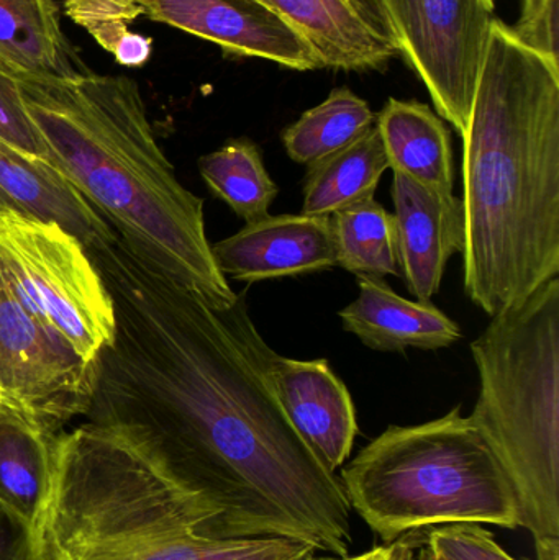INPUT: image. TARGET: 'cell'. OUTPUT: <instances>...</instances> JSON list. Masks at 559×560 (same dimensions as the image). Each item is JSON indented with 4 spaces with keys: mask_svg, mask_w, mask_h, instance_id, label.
<instances>
[{
    "mask_svg": "<svg viewBox=\"0 0 559 560\" xmlns=\"http://www.w3.org/2000/svg\"><path fill=\"white\" fill-rule=\"evenodd\" d=\"M0 140L23 156L48 163V151L23 104L19 81L2 65H0Z\"/></svg>",
    "mask_w": 559,
    "mask_h": 560,
    "instance_id": "d4e9b609",
    "label": "cell"
},
{
    "mask_svg": "<svg viewBox=\"0 0 559 560\" xmlns=\"http://www.w3.org/2000/svg\"><path fill=\"white\" fill-rule=\"evenodd\" d=\"M400 55L419 74L436 114L465 131L494 0H383Z\"/></svg>",
    "mask_w": 559,
    "mask_h": 560,
    "instance_id": "ba28073f",
    "label": "cell"
},
{
    "mask_svg": "<svg viewBox=\"0 0 559 560\" xmlns=\"http://www.w3.org/2000/svg\"><path fill=\"white\" fill-rule=\"evenodd\" d=\"M559 0H522V13L512 33L534 51L559 66Z\"/></svg>",
    "mask_w": 559,
    "mask_h": 560,
    "instance_id": "4316f807",
    "label": "cell"
},
{
    "mask_svg": "<svg viewBox=\"0 0 559 560\" xmlns=\"http://www.w3.org/2000/svg\"><path fill=\"white\" fill-rule=\"evenodd\" d=\"M374 125L394 174L427 189L453 192L452 133L429 105L389 98Z\"/></svg>",
    "mask_w": 559,
    "mask_h": 560,
    "instance_id": "d6986e66",
    "label": "cell"
},
{
    "mask_svg": "<svg viewBox=\"0 0 559 560\" xmlns=\"http://www.w3.org/2000/svg\"><path fill=\"white\" fill-rule=\"evenodd\" d=\"M305 560H345V559H338V558H324V559H317L314 558V556H311V558H307Z\"/></svg>",
    "mask_w": 559,
    "mask_h": 560,
    "instance_id": "d6a6232c",
    "label": "cell"
},
{
    "mask_svg": "<svg viewBox=\"0 0 559 560\" xmlns=\"http://www.w3.org/2000/svg\"><path fill=\"white\" fill-rule=\"evenodd\" d=\"M374 124L376 115L364 98L347 88L334 89L322 104L286 128L282 143L294 163L311 166L360 140Z\"/></svg>",
    "mask_w": 559,
    "mask_h": 560,
    "instance_id": "7402d4cb",
    "label": "cell"
},
{
    "mask_svg": "<svg viewBox=\"0 0 559 560\" xmlns=\"http://www.w3.org/2000/svg\"><path fill=\"white\" fill-rule=\"evenodd\" d=\"M0 268L26 306L92 364L114 338L110 293L88 249L58 223L0 212Z\"/></svg>",
    "mask_w": 559,
    "mask_h": 560,
    "instance_id": "52a82bcc",
    "label": "cell"
},
{
    "mask_svg": "<svg viewBox=\"0 0 559 560\" xmlns=\"http://www.w3.org/2000/svg\"><path fill=\"white\" fill-rule=\"evenodd\" d=\"M48 163L135 256L216 308L238 299L206 233L203 200L187 190L154 137L127 75L19 79Z\"/></svg>",
    "mask_w": 559,
    "mask_h": 560,
    "instance_id": "3957f363",
    "label": "cell"
},
{
    "mask_svg": "<svg viewBox=\"0 0 559 560\" xmlns=\"http://www.w3.org/2000/svg\"><path fill=\"white\" fill-rule=\"evenodd\" d=\"M338 268L358 278L399 276L396 220L374 199L331 215Z\"/></svg>",
    "mask_w": 559,
    "mask_h": 560,
    "instance_id": "603a6c76",
    "label": "cell"
},
{
    "mask_svg": "<svg viewBox=\"0 0 559 560\" xmlns=\"http://www.w3.org/2000/svg\"><path fill=\"white\" fill-rule=\"evenodd\" d=\"M43 560H305L289 538H217L212 512L133 443L84 423L59 440Z\"/></svg>",
    "mask_w": 559,
    "mask_h": 560,
    "instance_id": "277c9868",
    "label": "cell"
},
{
    "mask_svg": "<svg viewBox=\"0 0 559 560\" xmlns=\"http://www.w3.org/2000/svg\"><path fill=\"white\" fill-rule=\"evenodd\" d=\"M463 138V285L498 315L559 278V66L496 19Z\"/></svg>",
    "mask_w": 559,
    "mask_h": 560,
    "instance_id": "7a4b0ae2",
    "label": "cell"
},
{
    "mask_svg": "<svg viewBox=\"0 0 559 560\" xmlns=\"http://www.w3.org/2000/svg\"><path fill=\"white\" fill-rule=\"evenodd\" d=\"M358 299L338 315L343 328L368 348L383 352L436 351L462 339L458 323L432 302L403 299L380 278L363 276L358 278Z\"/></svg>",
    "mask_w": 559,
    "mask_h": 560,
    "instance_id": "2e32d148",
    "label": "cell"
},
{
    "mask_svg": "<svg viewBox=\"0 0 559 560\" xmlns=\"http://www.w3.org/2000/svg\"><path fill=\"white\" fill-rule=\"evenodd\" d=\"M422 549L442 560H515L481 525L436 526Z\"/></svg>",
    "mask_w": 559,
    "mask_h": 560,
    "instance_id": "484cf974",
    "label": "cell"
},
{
    "mask_svg": "<svg viewBox=\"0 0 559 560\" xmlns=\"http://www.w3.org/2000/svg\"><path fill=\"white\" fill-rule=\"evenodd\" d=\"M200 176L213 196L248 223L269 217L279 187L266 171L261 151L248 138H236L199 160Z\"/></svg>",
    "mask_w": 559,
    "mask_h": 560,
    "instance_id": "44dd1931",
    "label": "cell"
},
{
    "mask_svg": "<svg viewBox=\"0 0 559 560\" xmlns=\"http://www.w3.org/2000/svg\"><path fill=\"white\" fill-rule=\"evenodd\" d=\"M94 369L20 299L0 268V398L56 428L84 417Z\"/></svg>",
    "mask_w": 559,
    "mask_h": 560,
    "instance_id": "9c48e42d",
    "label": "cell"
},
{
    "mask_svg": "<svg viewBox=\"0 0 559 560\" xmlns=\"http://www.w3.org/2000/svg\"><path fill=\"white\" fill-rule=\"evenodd\" d=\"M419 560H442L439 558H435V556L430 555V552L427 551H420Z\"/></svg>",
    "mask_w": 559,
    "mask_h": 560,
    "instance_id": "1f68e13d",
    "label": "cell"
},
{
    "mask_svg": "<svg viewBox=\"0 0 559 560\" xmlns=\"http://www.w3.org/2000/svg\"><path fill=\"white\" fill-rule=\"evenodd\" d=\"M0 194L16 212L58 223L88 252L118 238L107 222L46 161L32 160L0 140Z\"/></svg>",
    "mask_w": 559,
    "mask_h": 560,
    "instance_id": "e0dca14e",
    "label": "cell"
},
{
    "mask_svg": "<svg viewBox=\"0 0 559 560\" xmlns=\"http://www.w3.org/2000/svg\"><path fill=\"white\" fill-rule=\"evenodd\" d=\"M114 303L85 423L127 438L216 518L217 538H289L347 559L351 506L226 318L115 240L89 252Z\"/></svg>",
    "mask_w": 559,
    "mask_h": 560,
    "instance_id": "6da1fadb",
    "label": "cell"
},
{
    "mask_svg": "<svg viewBox=\"0 0 559 560\" xmlns=\"http://www.w3.org/2000/svg\"><path fill=\"white\" fill-rule=\"evenodd\" d=\"M0 65L19 79L84 74L55 0H0Z\"/></svg>",
    "mask_w": 559,
    "mask_h": 560,
    "instance_id": "ac0fdd59",
    "label": "cell"
},
{
    "mask_svg": "<svg viewBox=\"0 0 559 560\" xmlns=\"http://www.w3.org/2000/svg\"><path fill=\"white\" fill-rule=\"evenodd\" d=\"M13 210L12 207H10V203L7 202V199L5 197L2 196V194H0V212H2V210Z\"/></svg>",
    "mask_w": 559,
    "mask_h": 560,
    "instance_id": "4dcf8cb0",
    "label": "cell"
},
{
    "mask_svg": "<svg viewBox=\"0 0 559 560\" xmlns=\"http://www.w3.org/2000/svg\"><path fill=\"white\" fill-rule=\"evenodd\" d=\"M469 417L501 460L537 560H559V278L492 316L471 342Z\"/></svg>",
    "mask_w": 559,
    "mask_h": 560,
    "instance_id": "5b68a950",
    "label": "cell"
},
{
    "mask_svg": "<svg viewBox=\"0 0 559 560\" xmlns=\"http://www.w3.org/2000/svg\"><path fill=\"white\" fill-rule=\"evenodd\" d=\"M351 510L386 545L446 525L519 528L501 460L462 407L414 427H389L343 467Z\"/></svg>",
    "mask_w": 559,
    "mask_h": 560,
    "instance_id": "8992f818",
    "label": "cell"
},
{
    "mask_svg": "<svg viewBox=\"0 0 559 560\" xmlns=\"http://www.w3.org/2000/svg\"><path fill=\"white\" fill-rule=\"evenodd\" d=\"M225 313L299 436L328 472L337 474L350 457L358 434L357 410L345 382L327 359L298 361L269 348L249 318L245 296L238 295Z\"/></svg>",
    "mask_w": 559,
    "mask_h": 560,
    "instance_id": "30bf717a",
    "label": "cell"
},
{
    "mask_svg": "<svg viewBox=\"0 0 559 560\" xmlns=\"http://www.w3.org/2000/svg\"><path fill=\"white\" fill-rule=\"evenodd\" d=\"M314 52L321 68L364 71L400 55L383 0H259Z\"/></svg>",
    "mask_w": 559,
    "mask_h": 560,
    "instance_id": "7c38bea8",
    "label": "cell"
},
{
    "mask_svg": "<svg viewBox=\"0 0 559 560\" xmlns=\"http://www.w3.org/2000/svg\"><path fill=\"white\" fill-rule=\"evenodd\" d=\"M61 428L0 398V503L42 536L58 469Z\"/></svg>",
    "mask_w": 559,
    "mask_h": 560,
    "instance_id": "9a60e30c",
    "label": "cell"
},
{
    "mask_svg": "<svg viewBox=\"0 0 559 560\" xmlns=\"http://www.w3.org/2000/svg\"><path fill=\"white\" fill-rule=\"evenodd\" d=\"M212 255L220 272L238 282L337 268L331 217L325 215L266 217L212 245Z\"/></svg>",
    "mask_w": 559,
    "mask_h": 560,
    "instance_id": "4fadbf2b",
    "label": "cell"
},
{
    "mask_svg": "<svg viewBox=\"0 0 559 560\" xmlns=\"http://www.w3.org/2000/svg\"><path fill=\"white\" fill-rule=\"evenodd\" d=\"M391 560H414L412 546L404 539H397L396 552Z\"/></svg>",
    "mask_w": 559,
    "mask_h": 560,
    "instance_id": "f546056e",
    "label": "cell"
},
{
    "mask_svg": "<svg viewBox=\"0 0 559 560\" xmlns=\"http://www.w3.org/2000/svg\"><path fill=\"white\" fill-rule=\"evenodd\" d=\"M389 170L376 125L350 147L308 166L304 180V215L331 217L353 203L374 199Z\"/></svg>",
    "mask_w": 559,
    "mask_h": 560,
    "instance_id": "ffe728a7",
    "label": "cell"
},
{
    "mask_svg": "<svg viewBox=\"0 0 559 560\" xmlns=\"http://www.w3.org/2000/svg\"><path fill=\"white\" fill-rule=\"evenodd\" d=\"M393 200L400 278L417 302H432L450 258L465 249L462 199L394 174Z\"/></svg>",
    "mask_w": 559,
    "mask_h": 560,
    "instance_id": "5bb4252c",
    "label": "cell"
},
{
    "mask_svg": "<svg viewBox=\"0 0 559 560\" xmlns=\"http://www.w3.org/2000/svg\"><path fill=\"white\" fill-rule=\"evenodd\" d=\"M0 560H43L39 536L0 503Z\"/></svg>",
    "mask_w": 559,
    "mask_h": 560,
    "instance_id": "83f0119b",
    "label": "cell"
},
{
    "mask_svg": "<svg viewBox=\"0 0 559 560\" xmlns=\"http://www.w3.org/2000/svg\"><path fill=\"white\" fill-rule=\"evenodd\" d=\"M140 16L216 43L230 55L295 71L321 68L307 43L259 0H130Z\"/></svg>",
    "mask_w": 559,
    "mask_h": 560,
    "instance_id": "8fae6325",
    "label": "cell"
},
{
    "mask_svg": "<svg viewBox=\"0 0 559 560\" xmlns=\"http://www.w3.org/2000/svg\"><path fill=\"white\" fill-rule=\"evenodd\" d=\"M65 12L125 68L150 61L153 39L130 30L140 13L130 0H65Z\"/></svg>",
    "mask_w": 559,
    "mask_h": 560,
    "instance_id": "cb8c5ba5",
    "label": "cell"
},
{
    "mask_svg": "<svg viewBox=\"0 0 559 560\" xmlns=\"http://www.w3.org/2000/svg\"><path fill=\"white\" fill-rule=\"evenodd\" d=\"M396 546L397 541L391 542V545L386 546H374L373 549H370L368 552H363V555L354 556V558H347L345 560H391L394 552H396Z\"/></svg>",
    "mask_w": 559,
    "mask_h": 560,
    "instance_id": "f1b7e54d",
    "label": "cell"
}]
</instances>
